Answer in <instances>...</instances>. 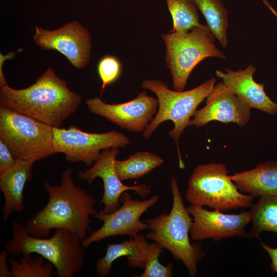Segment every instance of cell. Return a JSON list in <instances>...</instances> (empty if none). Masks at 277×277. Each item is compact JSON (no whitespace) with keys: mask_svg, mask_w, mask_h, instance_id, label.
<instances>
[{"mask_svg":"<svg viewBox=\"0 0 277 277\" xmlns=\"http://www.w3.org/2000/svg\"><path fill=\"white\" fill-rule=\"evenodd\" d=\"M72 172L71 168L65 170L58 185L44 183L49 199L42 209L26 222L25 226L31 235L46 238L52 230L64 228L82 241L87 238L91 217L97 212L96 201L74 183Z\"/></svg>","mask_w":277,"mask_h":277,"instance_id":"1","label":"cell"},{"mask_svg":"<svg viewBox=\"0 0 277 277\" xmlns=\"http://www.w3.org/2000/svg\"><path fill=\"white\" fill-rule=\"evenodd\" d=\"M0 104L45 123L61 127L77 109L81 96L68 88L66 82L49 68L30 86L15 89L0 78Z\"/></svg>","mask_w":277,"mask_h":277,"instance_id":"2","label":"cell"},{"mask_svg":"<svg viewBox=\"0 0 277 277\" xmlns=\"http://www.w3.org/2000/svg\"><path fill=\"white\" fill-rule=\"evenodd\" d=\"M12 237L6 250L14 256L35 253L53 264L58 277H73L82 269L85 260V247L76 234L64 228L54 229L49 238L31 235L25 225L11 223Z\"/></svg>","mask_w":277,"mask_h":277,"instance_id":"3","label":"cell"},{"mask_svg":"<svg viewBox=\"0 0 277 277\" xmlns=\"http://www.w3.org/2000/svg\"><path fill=\"white\" fill-rule=\"evenodd\" d=\"M172 205L168 213H163L147 219L150 231L145 237L167 249L175 260H180L187 269L189 275L195 276L197 265L205 253L199 243H192L190 232L193 220L185 207L176 179H171Z\"/></svg>","mask_w":277,"mask_h":277,"instance_id":"4","label":"cell"},{"mask_svg":"<svg viewBox=\"0 0 277 277\" xmlns=\"http://www.w3.org/2000/svg\"><path fill=\"white\" fill-rule=\"evenodd\" d=\"M215 82V78L212 77L193 89L183 91L170 90L167 84L160 80H144L143 88L156 94L159 104L154 117L143 132L144 138L148 139L161 123L171 121L174 127L168 134L176 144L180 161L183 164L179 140L185 128L190 126L191 117L198 106L213 90Z\"/></svg>","mask_w":277,"mask_h":277,"instance_id":"5","label":"cell"},{"mask_svg":"<svg viewBox=\"0 0 277 277\" xmlns=\"http://www.w3.org/2000/svg\"><path fill=\"white\" fill-rule=\"evenodd\" d=\"M185 197L191 205L227 211L250 207L253 196L240 191L228 175L226 166L209 163L196 166L191 174Z\"/></svg>","mask_w":277,"mask_h":277,"instance_id":"6","label":"cell"},{"mask_svg":"<svg viewBox=\"0 0 277 277\" xmlns=\"http://www.w3.org/2000/svg\"><path fill=\"white\" fill-rule=\"evenodd\" d=\"M52 128L14 110L0 106V140L16 159L35 162L55 154Z\"/></svg>","mask_w":277,"mask_h":277,"instance_id":"7","label":"cell"},{"mask_svg":"<svg viewBox=\"0 0 277 277\" xmlns=\"http://www.w3.org/2000/svg\"><path fill=\"white\" fill-rule=\"evenodd\" d=\"M162 37L166 47V61L176 91H183L193 69L205 58H226L214 45V36L200 27L185 32H170Z\"/></svg>","mask_w":277,"mask_h":277,"instance_id":"8","label":"cell"},{"mask_svg":"<svg viewBox=\"0 0 277 277\" xmlns=\"http://www.w3.org/2000/svg\"><path fill=\"white\" fill-rule=\"evenodd\" d=\"M52 132L55 153H64L66 161L81 162L88 167L98 160L102 150L125 147L130 143L126 135L116 130L90 133L71 126L68 129L53 127Z\"/></svg>","mask_w":277,"mask_h":277,"instance_id":"9","label":"cell"},{"mask_svg":"<svg viewBox=\"0 0 277 277\" xmlns=\"http://www.w3.org/2000/svg\"><path fill=\"white\" fill-rule=\"evenodd\" d=\"M159 199L157 195L145 200H133L127 192L121 195L122 205L110 213L102 210L96 213L93 217L103 222L102 226L92 232L82 241L86 248L92 243L111 236L128 235L135 237L139 232L148 229V225L140 219L142 214L155 205Z\"/></svg>","mask_w":277,"mask_h":277,"instance_id":"10","label":"cell"},{"mask_svg":"<svg viewBox=\"0 0 277 277\" xmlns=\"http://www.w3.org/2000/svg\"><path fill=\"white\" fill-rule=\"evenodd\" d=\"M86 104L93 113L105 117L122 128L131 132H144L155 115L158 101L145 91L127 102L110 104L99 97L89 98Z\"/></svg>","mask_w":277,"mask_h":277,"instance_id":"11","label":"cell"},{"mask_svg":"<svg viewBox=\"0 0 277 277\" xmlns=\"http://www.w3.org/2000/svg\"><path fill=\"white\" fill-rule=\"evenodd\" d=\"M187 209L193 220L190 236L194 241L211 239L217 241L234 236L250 237L245 229L251 222L250 211L227 214L195 205H191Z\"/></svg>","mask_w":277,"mask_h":277,"instance_id":"12","label":"cell"},{"mask_svg":"<svg viewBox=\"0 0 277 277\" xmlns=\"http://www.w3.org/2000/svg\"><path fill=\"white\" fill-rule=\"evenodd\" d=\"M35 43L46 50H55L65 55L76 68L84 67L90 59V35L77 22L50 31L35 27Z\"/></svg>","mask_w":277,"mask_h":277,"instance_id":"13","label":"cell"},{"mask_svg":"<svg viewBox=\"0 0 277 277\" xmlns=\"http://www.w3.org/2000/svg\"><path fill=\"white\" fill-rule=\"evenodd\" d=\"M118 152V148L104 150L90 168L80 171L78 174L80 180L87 182L89 185L95 178L102 179L104 193L100 203L104 204L102 211L105 213H110L120 207L121 196L125 191H134L143 197L150 192V188L145 184L128 186L122 183L115 168L116 156Z\"/></svg>","mask_w":277,"mask_h":277,"instance_id":"14","label":"cell"},{"mask_svg":"<svg viewBox=\"0 0 277 277\" xmlns=\"http://www.w3.org/2000/svg\"><path fill=\"white\" fill-rule=\"evenodd\" d=\"M206 98V105L194 113L190 126L200 127L216 121L244 126L249 122L251 108L223 82L215 85Z\"/></svg>","mask_w":277,"mask_h":277,"instance_id":"15","label":"cell"},{"mask_svg":"<svg viewBox=\"0 0 277 277\" xmlns=\"http://www.w3.org/2000/svg\"><path fill=\"white\" fill-rule=\"evenodd\" d=\"M256 69L250 64L243 70L226 72L216 70V75L222 78L225 85L249 107L269 114L277 113V103L266 93L264 85L256 83L253 76Z\"/></svg>","mask_w":277,"mask_h":277,"instance_id":"16","label":"cell"},{"mask_svg":"<svg viewBox=\"0 0 277 277\" xmlns=\"http://www.w3.org/2000/svg\"><path fill=\"white\" fill-rule=\"evenodd\" d=\"M35 161L16 159L15 164L0 174V190L4 197L3 219L7 220L13 213L24 209V190L27 181L32 179Z\"/></svg>","mask_w":277,"mask_h":277,"instance_id":"17","label":"cell"},{"mask_svg":"<svg viewBox=\"0 0 277 277\" xmlns=\"http://www.w3.org/2000/svg\"><path fill=\"white\" fill-rule=\"evenodd\" d=\"M240 191L253 197L277 195V162L268 161L230 175Z\"/></svg>","mask_w":277,"mask_h":277,"instance_id":"18","label":"cell"},{"mask_svg":"<svg viewBox=\"0 0 277 277\" xmlns=\"http://www.w3.org/2000/svg\"><path fill=\"white\" fill-rule=\"evenodd\" d=\"M148 245L145 236L140 234L130 240L108 244L105 255L96 262V273L101 277L106 276L110 273L113 263L122 256L127 257L129 267L144 268Z\"/></svg>","mask_w":277,"mask_h":277,"instance_id":"19","label":"cell"},{"mask_svg":"<svg viewBox=\"0 0 277 277\" xmlns=\"http://www.w3.org/2000/svg\"><path fill=\"white\" fill-rule=\"evenodd\" d=\"M204 15L210 33L223 48L227 45L228 11L221 0H192Z\"/></svg>","mask_w":277,"mask_h":277,"instance_id":"20","label":"cell"},{"mask_svg":"<svg viewBox=\"0 0 277 277\" xmlns=\"http://www.w3.org/2000/svg\"><path fill=\"white\" fill-rule=\"evenodd\" d=\"M163 163L164 160L155 154L139 151L126 160H116L115 168L118 177L123 182L143 177Z\"/></svg>","mask_w":277,"mask_h":277,"instance_id":"21","label":"cell"},{"mask_svg":"<svg viewBox=\"0 0 277 277\" xmlns=\"http://www.w3.org/2000/svg\"><path fill=\"white\" fill-rule=\"evenodd\" d=\"M251 208L250 237H259L264 231L277 233V195L260 197Z\"/></svg>","mask_w":277,"mask_h":277,"instance_id":"22","label":"cell"},{"mask_svg":"<svg viewBox=\"0 0 277 277\" xmlns=\"http://www.w3.org/2000/svg\"><path fill=\"white\" fill-rule=\"evenodd\" d=\"M166 1L173 21L170 32H185L200 27L210 33L206 25L200 23L198 9L192 0Z\"/></svg>","mask_w":277,"mask_h":277,"instance_id":"23","label":"cell"},{"mask_svg":"<svg viewBox=\"0 0 277 277\" xmlns=\"http://www.w3.org/2000/svg\"><path fill=\"white\" fill-rule=\"evenodd\" d=\"M41 255L19 256V259L11 258L8 263L11 266V277H52L54 265Z\"/></svg>","mask_w":277,"mask_h":277,"instance_id":"24","label":"cell"},{"mask_svg":"<svg viewBox=\"0 0 277 277\" xmlns=\"http://www.w3.org/2000/svg\"><path fill=\"white\" fill-rule=\"evenodd\" d=\"M163 249L156 243L149 244L144 271L137 277H171L173 275V264H161L159 256Z\"/></svg>","mask_w":277,"mask_h":277,"instance_id":"25","label":"cell"},{"mask_svg":"<svg viewBox=\"0 0 277 277\" xmlns=\"http://www.w3.org/2000/svg\"><path fill=\"white\" fill-rule=\"evenodd\" d=\"M122 65L114 56L107 55L103 57L97 65V73L102 81L101 94L107 86L116 82L122 73Z\"/></svg>","mask_w":277,"mask_h":277,"instance_id":"26","label":"cell"},{"mask_svg":"<svg viewBox=\"0 0 277 277\" xmlns=\"http://www.w3.org/2000/svg\"><path fill=\"white\" fill-rule=\"evenodd\" d=\"M16 161L10 149L0 140V174L12 167Z\"/></svg>","mask_w":277,"mask_h":277,"instance_id":"27","label":"cell"},{"mask_svg":"<svg viewBox=\"0 0 277 277\" xmlns=\"http://www.w3.org/2000/svg\"><path fill=\"white\" fill-rule=\"evenodd\" d=\"M260 245L262 248L269 255L271 261V268L277 274V248H272L261 241Z\"/></svg>","mask_w":277,"mask_h":277,"instance_id":"28","label":"cell"},{"mask_svg":"<svg viewBox=\"0 0 277 277\" xmlns=\"http://www.w3.org/2000/svg\"><path fill=\"white\" fill-rule=\"evenodd\" d=\"M8 252L5 250L0 254V276L9 277L11 275V271L9 269L7 263Z\"/></svg>","mask_w":277,"mask_h":277,"instance_id":"29","label":"cell"},{"mask_svg":"<svg viewBox=\"0 0 277 277\" xmlns=\"http://www.w3.org/2000/svg\"><path fill=\"white\" fill-rule=\"evenodd\" d=\"M265 5L271 11L273 14L277 17V11L269 3L267 0H262Z\"/></svg>","mask_w":277,"mask_h":277,"instance_id":"30","label":"cell"}]
</instances>
